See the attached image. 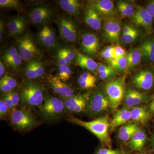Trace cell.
Returning a JSON list of instances; mask_svg holds the SVG:
<instances>
[{
    "label": "cell",
    "instance_id": "1",
    "mask_svg": "<svg viewBox=\"0 0 154 154\" xmlns=\"http://www.w3.org/2000/svg\"><path fill=\"white\" fill-rule=\"evenodd\" d=\"M68 121L86 128L98 138L102 146L105 148L112 149L109 134L110 123L107 116H100L91 121H83L75 117H71Z\"/></svg>",
    "mask_w": 154,
    "mask_h": 154
},
{
    "label": "cell",
    "instance_id": "2",
    "mask_svg": "<svg viewBox=\"0 0 154 154\" xmlns=\"http://www.w3.org/2000/svg\"><path fill=\"white\" fill-rule=\"evenodd\" d=\"M44 90L39 83L29 81L22 86L20 92V102L28 107H39L44 99Z\"/></svg>",
    "mask_w": 154,
    "mask_h": 154
},
{
    "label": "cell",
    "instance_id": "3",
    "mask_svg": "<svg viewBox=\"0 0 154 154\" xmlns=\"http://www.w3.org/2000/svg\"><path fill=\"white\" fill-rule=\"evenodd\" d=\"M126 75L110 80L105 85L104 92L109 99L110 108L116 111L124 100Z\"/></svg>",
    "mask_w": 154,
    "mask_h": 154
},
{
    "label": "cell",
    "instance_id": "4",
    "mask_svg": "<svg viewBox=\"0 0 154 154\" xmlns=\"http://www.w3.org/2000/svg\"><path fill=\"white\" fill-rule=\"evenodd\" d=\"M39 111L43 118L51 121L60 118L66 110L63 101L61 99L50 96L45 92L44 102L39 106Z\"/></svg>",
    "mask_w": 154,
    "mask_h": 154
},
{
    "label": "cell",
    "instance_id": "5",
    "mask_svg": "<svg viewBox=\"0 0 154 154\" xmlns=\"http://www.w3.org/2000/svg\"><path fill=\"white\" fill-rule=\"evenodd\" d=\"M17 46L22 61H29L41 56V53L36 46L33 36L28 32L19 37L17 40Z\"/></svg>",
    "mask_w": 154,
    "mask_h": 154
},
{
    "label": "cell",
    "instance_id": "6",
    "mask_svg": "<svg viewBox=\"0 0 154 154\" xmlns=\"http://www.w3.org/2000/svg\"><path fill=\"white\" fill-rule=\"evenodd\" d=\"M110 108L109 99L104 91L98 89L88 100L85 111L88 115L96 117L102 115Z\"/></svg>",
    "mask_w": 154,
    "mask_h": 154
},
{
    "label": "cell",
    "instance_id": "7",
    "mask_svg": "<svg viewBox=\"0 0 154 154\" xmlns=\"http://www.w3.org/2000/svg\"><path fill=\"white\" fill-rule=\"evenodd\" d=\"M10 120L15 128L22 131L30 130L38 125L35 116L29 110L25 108L13 111Z\"/></svg>",
    "mask_w": 154,
    "mask_h": 154
},
{
    "label": "cell",
    "instance_id": "8",
    "mask_svg": "<svg viewBox=\"0 0 154 154\" xmlns=\"http://www.w3.org/2000/svg\"><path fill=\"white\" fill-rule=\"evenodd\" d=\"M103 33L107 42L112 44H119L122 35V22L116 17L109 18L104 20Z\"/></svg>",
    "mask_w": 154,
    "mask_h": 154
},
{
    "label": "cell",
    "instance_id": "9",
    "mask_svg": "<svg viewBox=\"0 0 154 154\" xmlns=\"http://www.w3.org/2000/svg\"><path fill=\"white\" fill-rule=\"evenodd\" d=\"M57 25L62 39L72 43L78 41L79 38L78 28L70 18L64 16L60 17L58 19Z\"/></svg>",
    "mask_w": 154,
    "mask_h": 154
},
{
    "label": "cell",
    "instance_id": "10",
    "mask_svg": "<svg viewBox=\"0 0 154 154\" xmlns=\"http://www.w3.org/2000/svg\"><path fill=\"white\" fill-rule=\"evenodd\" d=\"M130 84L134 89L138 91H149L153 86V72L148 69L138 71L131 78Z\"/></svg>",
    "mask_w": 154,
    "mask_h": 154
},
{
    "label": "cell",
    "instance_id": "11",
    "mask_svg": "<svg viewBox=\"0 0 154 154\" xmlns=\"http://www.w3.org/2000/svg\"><path fill=\"white\" fill-rule=\"evenodd\" d=\"M54 16L53 10L49 6L39 5L31 9L29 14L30 22L35 25H44Z\"/></svg>",
    "mask_w": 154,
    "mask_h": 154
},
{
    "label": "cell",
    "instance_id": "12",
    "mask_svg": "<svg viewBox=\"0 0 154 154\" xmlns=\"http://www.w3.org/2000/svg\"><path fill=\"white\" fill-rule=\"evenodd\" d=\"M89 7L96 11L104 20L116 17L117 12L114 3L111 0H94L88 2Z\"/></svg>",
    "mask_w": 154,
    "mask_h": 154
},
{
    "label": "cell",
    "instance_id": "13",
    "mask_svg": "<svg viewBox=\"0 0 154 154\" xmlns=\"http://www.w3.org/2000/svg\"><path fill=\"white\" fill-rule=\"evenodd\" d=\"M131 19L135 25L143 28L149 34H151L153 28L154 19L145 7L137 6L134 15Z\"/></svg>",
    "mask_w": 154,
    "mask_h": 154
},
{
    "label": "cell",
    "instance_id": "14",
    "mask_svg": "<svg viewBox=\"0 0 154 154\" xmlns=\"http://www.w3.org/2000/svg\"><path fill=\"white\" fill-rule=\"evenodd\" d=\"M100 47L99 38L96 34L91 33L83 34L81 48L83 53L91 56H96Z\"/></svg>",
    "mask_w": 154,
    "mask_h": 154
},
{
    "label": "cell",
    "instance_id": "15",
    "mask_svg": "<svg viewBox=\"0 0 154 154\" xmlns=\"http://www.w3.org/2000/svg\"><path fill=\"white\" fill-rule=\"evenodd\" d=\"M148 100V96L146 93L134 89H126L123 103L124 107L132 108L144 103Z\"/></svg>",
    "mask_w": 154,
    "mask_h": 154
},
{
    "label": "cell",
    "instance_id": "16",
    "mask_svg": "<svg viewBox=\"0 0 154 154\" xmlns=\"http://www.w3.org/2000/svg\"><path fill=\"white\" fill-rule=\"evenodd\" d=\"M48 82L51 88L56 94L64 99L75 95L74 90L71 86L61 81L57 76L50 77Z\"/></svg>",
    "mask_w": 154,
    "mask_h": 154
},
{
    "label": "cell",
    "instance_id": "17",
    "mask_svg": "<svg viewBox=\"0 0 154 154\" xmlns=\"http://www.w3.org/2000/svg\"><path fill=\"white\" fill-rule=\"evenodd\" d=\"M28 18L25 16H19L11 18L8 23V29L10 36L20 37L23 35L28 25Z\"/></svg>",
    "mask_w": 154,
    "mask_h": 154
},
{
    "label": "cell",
    "instance_id": "18",
    "mask_svg": "<svg viewBox=\"0 0 154 154\" xmlns=\"http://www.w3.org/2000/svg\"><path fill=\"white\" fill-rule=\"evenodd\" d=\"M37 39L38 43L45 48H54L56 45L55 33L52 28L48 25H45L38 31Z\"/></svg>",
    "mask_w": 154,
    "mask_h": 154
},
{
    "label": "cell",
    "instance_id": "19",
    "mask_svg": "<svg viewBox=\"0 0 154 154\" xmlns=\"http://www.w3.org/2000/svg\"><path fill=\"white\" fill-rule=\"evenodd\" d=\"M84 21L89 27L96 31L103 28L104 20L96 11L88 6L85 12Z\"/></svg>",
    "mask_w": 154,
    "mask_h": 154
},
{
    "label": "cell",
    "instance_id": "20",
    "mask_svg": "<svg viewBox=\"0 0 154 154\" xmlns=\"http://www.w3.org/2000/svg\"><path fill=\"white\" fill-rule=\"evenodd\" d=\"M131 120V108L124 107L116 111L110 122V131H113L119 126H122Z\"/></svg>",
    "mask_w": 154,
    "mask_h": 154
},
{
    "label": "cell",
    "instance_id": "21",
    "mask_svg": "<svg viewBox=\"0 0 154 154\" xmlns=\"http://www.w3.org/2000/svg\"><path fill=\"white\" fill-rule=\"evenodd\" d=\"M3 59L6 64L12 69H19L22 63L18 50L14 46L6 49L4 51Z\"/></svg>",
    "mask_w": 154,
    "mask_h": 154
},
{
    "label": "cell",
    "instance_id": "22",
    "mask_svg": "<svg viewBox=\"0 0 154 154\" xmlns=\"http://www.w3.org/2000/svg\"><path fill=\"white\" fill-rule=\"evenodd\" d=\"M26 77L30 80L36 79L41 78L45 74L43 64L37 59L28 61L25 70Z\"/></svg>",
    "mask_w": 154,
    "mask_h": 154
},
{
    "label": "cell",
    "instance_id": "23",
    "mask_svg": "<svg viewBox=\"0 0 154 154\" xmlns=\"http://www.w3.org/2000/svg\"><path fill=\"white\" fill-rule=\"evenodd\" d=\"M139 48L143 58L145 60L154 63V36L144 38Z\"/></svg>",
    "mask_w": 154,
    "mask_h": 154
},
{
    "label": "cell",
    "instance_id": "24",
    "mask_svg": "<svg viewBox=\"0 0 154 154\" xmlns=\"http://www.w3.org/2000/svg\"><path fill=\"white\" fill-rule=\"evenodd\" d=\"M76 63L81 68L85 69L91 72L97 73L98 63L91 58L75 50Z\"/></svg>",
    "mask_w": 154,
    "mask_h": 154
},
{
    "label": "cell",
    "instance_id": "25",
    "mask_svg": "<svg viewBox=\"0 0 154 154\" xmlns=\"http://www.w3.org/2000/svg\"><path fill=\"white\" fill-rule=\"evenodd\" d=\"M131 120L137 123L145 124L150 118L151 114L148 109L141 105L131 108Z\"/></svg>",
    "mask_w": 154,
    "mask_h": 154
},
{
    "label": "cell",
    "instance_id": "26",
    "mask_svg": "<svg viewBox=\"0 0 154 154\" xmlns=\"http://www.w3.org/2000/svg\"><path fill=\"white\" fill-rule=\"evenodd\" d=\"M140 129L136 123H128L120 126L118 132L119 139L123 142H129L136 132Z\"/></svg>",
    "mask_w": 154,
    "mask_h": 154
},
{
    "label": "cell",
    "instance_id": "27",
    "mask_svg": "<svg viewBox=\"0 0 154 154\" xmlns=\"http://www.w3.org/2000/svg\"><path fill=\"white\" fill-rule=\"evenodd\" d=\"M147 140V137L145 132L140 129L128 142V146L132 151L140 152L145 145Z\"/></svg>",
    "mask_w": 154,
    "mask_h": 154
},
{
    "label": "cell",
    "instance_id": "28",
    "mask_svg": "<svg viewBox=\"0 0 154 154\" xmlns=\"http://www.w3.org/2000/svg\"><path fill=\"white\" fill-rule=\"evenodd\" d=\"M59 5L67 13L75 17H79L82 13V6L80 1L77 0H60Z\"/></svg>",
    "mask_w": 154,
    "mask_h": 154
},
{
    "label": "cell",
    "instance_id": "29",
    "mask_svg": "<svg viewBox=\"0 0 154 154\" xmlns=\"http://www.w3.org/2000/svg\"><path fill=\"white\" fill-rule=\"evenodd\" d=\"M128 71L135 68L138 66L143 58L142 54L139 48H132L127 51Z\"/></svg>",
    "mask_w": 154,
    "mask_h": 154
},
{
    "label": "cell",
    "instance_id": "30",
    "mask_svg": "<svg viewBox=\"0 0 154 154\" xmlns=\"http://www.w3.org/2000/svg\"><path fill=\"white\" fill-rule=\"evenodd\" d=\"M96 78L91 72H84L78 79V83L80 88L83 89H92L95 88Z\"/></svg>",
    "mask_w": 154,
    "mask_h": 154
},
{
    "label": "cell",
    "instance_id": "31",
    "mask_svg": "<svg viewBox=\"0 0 154 154\" xmlns=\"http://www.w3.org/2000/svg\"><path fill=\"white\" fill-rule=\"evenodd\" d=\"M116 8L122 17L132 18L135 12L134 5L128 1H120L116 3Z\"/></svg>",
    "mask_w": 154,
    "mask_h": 154
},
{
    "label": "cell",
    "instance_id": "32",
    "mask_svg": "<svg viewBox=\"0 0 154 154\" xmlns=\"http://www.w3.org/2000/svg\"><path fill=\"white\" fill-rule=\"evenodd\" d=\"M17 85V81L10 75H5L0 80L1 91L6 94L12 92Z\"/></svg>",
    "mask_w": 154,
    "mask_h": 154
},
{
    "label": "cell",
    "instance_id": "33",
    "mask_svg": "<svg viewBox=\"0 0 154 154\" xmlns=\"http://www.w3.org/2000/svg\"><path fill=\"white\" fill-rule=\"evenodd\" d=\"M109 65L113 67L117 73H123L128 71V61L126 56L118 59L107 60Z\"/></svg>",
    "mask_w": 154,
    "mask_h": 154
},
{
    "label": "cell",
    "instance_id": "34",
    "mask_svg": "<svg viewBox=\"0 0 154 154\" xmlns=\"http://www.w3.org/2000/svg\"><path fill=\"white\" fill-rule=\"evenodd\" d=\"M85 95V94H77L67 99H64L63 101L66 110L72 113L75 108Z\"/></svg>",
    "mask_w": 154,
    "mask_h": 154
},
{
    "label": "cell",
    "instance_id": "35",
    "mask_svg": "<svg viewBox=\"0 0 154 154\" xmlns=\"http://www.w3.org/2000/svg\"><path fill=\"white\" fill-rule=\"evenodd\" d=\"M0 6L1 8L13 9L19 11L23 9L21 2L18 0H1Z\"/></svg>",
    "mask_w": 154,
    "mask_h": 154
},
{
    "label": "cell",
    "instance_id": "36",
    "mask_svg": "<svg viewBox=\"0 0 154 154\" xmlns=\"http://www.w3.org/2000/svg\"><path fill=\"white\" fill-rule=\"evenodd\" d=\"M72 74V70L68 64L60 67L59 69L58 79L63 82H66L69 79Z\"/></svg>",
    "mask_w": 154,
    "mask_h": 154
},
{
    "label": "cell",
    "instance_id": "37",
    "mask_svg": "<svg viewBox=\"0 0 154 154\" xmlns=\"http://www.w3.org/2000/svg\"><path fill=\"white\" fill-rule=\"evenodd\" d=\"M139 35V31L136 29L129 34L126 35L122 34L120 41L125 44H131L137 39Z\"/></svg>",
    "mask_w": 154,
    "mask_h": 154
},
{
    "label": "cell",
    "instance_id": "38",
    "mask_svg": "<svg viewBox=\"0 0 154 154\" xmlns=\"http://www.w3.org/2000/svg\"><path fill=\"white\" fill-rule=\"evenodd\" d=\"M115 45H112L105 47L99 53L100 57L105 59L106 60L113 58V49Z\"/></svg>",
    "mask_w": 154,
    "mask_h": 154
},
{
    "label": "cell",
    "instance_id": "39",
    "mask_svg": "<svg viewBox=\"0 0 154 154\" xmlns=\"http://www.w3.org/2000/svg\"><path fill=\"white\" fill-rule=\"evenodd\" d=\"M60 50L66 59L68 64L70 63L72 61L75 59L76 54L75 51H73L72 50L66 48H61L60 49Z\"/></svg>",
    "mask_w": 154,
    "mask_h": 154
},
{
    "label": "cell",
    "instance_id": "40",
    "mask_svg": "<svg viewBox=\"0 0 154 154\" xmlns=\"http://www.w3.org/2000/svg\"><path fill=\"white\" fill-rule=\"evenodd\" d=\"M98 74L100 79L106 80L112 79L114 77L116 76L118 73L114 69H113L111 70L102 72L99 73Z\"/></svg>",
    "mask_w": 154,
    "mask_h": 154
},
{
    "label": "cell",
    "instance_id": "41",
    "mask_svg": "<svg viewBox=\"0 0 154 154\" xmlns=\"http://www.w3.org/2000/svg\"><path fill=\"white\" fill-rule=\"evenodd\" d=\"M127 51L119 44L114 46L113 49V58L118 59L126 55Z\"/></svg>",
    "mask_w": 154,
    "mask_h": 154
},
{
    "label": "cell",
    "instance_id": "42",
    "mask_svg": "<svg viewBox=\"0 0 154 154\" xmlns=\"http://www.w3.org/2000/svg\"><path fill=\"white\" fill-rule=\"evenodd\" d=\"M95 154H122V152L118 149L103 147L98 149Z\"/></svg>",
    "mask_w": 154,
    "mask_h": 154
},
{
    "label": "cell",
    "instance_id": "43",
    "mask_svg": "<svg viewBox=\"0 0 154 154\" xmlns=\"http://www.w3.org/2000/svg\"><path fill=\"white\" fill-rule=\"evenodd\" d=\"M9 94H10L11 100L13 102L14 109H15L19 105V102H20V95L16 91H14L10 92Z\"/></svg>",
    "mask_w": 154,
    "mask_h": 154
},
{
    "label": "cell",
    "instance_id": "44",
    "mask_svg": "<svg viewBox=\"0 0 154 154\" xmlns=\"http://www.w3.org/2000/svg\"><path fill=\"white\" fill-rule=\"evenodd\" d=\"M2 99L6 106L8 108L9 110H12L14 109V105H13V102L9 93L6 94L5 95L3 96Z\"/></svg>",
    "mask_w": 154,
    "mask_h": 154
},
{
    "label": "cell",
    "instance_id": "45",
    "mask_svg": "<svg viewBox=\"0 0 154 154\" xmlns=\"http://www.w3.org/2000/svg\"><path fill=\"white\" fill-rule=\"evenodd\" d=\"M57 64L60 67L65 65L68 64L63 54L61 52L60 49L58 51L57 54Z\"/></svg>",
    "mask_w": 154,
    "mask_h": 154
},
{
    "label": "cell",
    "instance_id": "46",
    "mask_svg": "<svg viewBox=\"0 0 154 154\" xmlns=\"http://www.w3.org/2000/svg\"><path fill=\"white\" fill-rule=\"evenodd\" d=\"M9 109L6 106L2 99L0 100V116L1 118L5 117L8 115L9 112Z\"/></svg>",
    "mask_w": 154,
    "mask_h": 154
},
{
    "label": "cell",
    "instance_id": "47",
    "mask_svg": "<svg viewBox=\"0 0 154 154\" xmlns=\"http://www.w3.org/2000/svg\"><path fill=\"white\" fill-rule=\"evenodd\" d=\"M145 8L149 14L154 19V0L149 1Z\"/></svg>",
    "mask_w": 154,
    "mask_h": 154
},
{
    "label": "cell",
    "instance_id": "48",
    "mask_svg": "<svg viewBox=\"0 0 154 154\" xmlns=\"http://www.w3.org/2000/svg\"><path fill=\"white\" fill-rule=\"evenodd\" d=\"M114 69L113 67L110 66L109 65L103 64L98 63V69H97V73L102 72L108 71Z\"/></svg>",
    "mask_w": 154,
    "mask_h": 154
},
{
    "label": "cell",
    "instance_id": "49",
    "mask_svg": "<svg viewBox=\"0 0 154 154\" xmlns=\"http://www.w3.org/2000/svg\"><path fill=\"white\" fill-rule=\"evenodd\" d=\"M136 28L133 26L129 25H125L123 26L122 30V35H126L129 34L133 31H134Z\"/></svg>",
    "mask_w": 154,
    "mask_h": 154
},
{
    "label": "cell",
    "instance_id": "50",
    "mask_svg": "<svg viewBox=\"0 0 154 154\" xmlns=\"http://www.w3.org/2000/svg\"><path fill=\"white\" fill-rule=\"evenodd\" d=\"M148 110L151 115H154V94L152 96L149 104Z\"/></svg>",
    "mask_w": 154,
    "mask_h": 154
},
{
    "label": "cell",
    "instance_id": "51",
    "mask_svg": "<svg viewBox=\"0 0 154 154\" xmlns=\"http://www.w3.org/2000/svg\"><path fill=\"white\" fill-rule=\"evenodd\" d=\"M4 30H5V25H4V22L2 20H1L0 22V41L1 42H2L3 39Z\"/></svg>",
    "mask_w": 154,
    "mask_h": 154
},
{
    "label": "cell",
    "instance_id": "52",
    "mask_svg": "<svg viewBox=\"0 0 154 154\" xmlns=\"http://www.w3.org/2000/svg\"><path fill=\"white\" fill-rule=\"evenodd\" d=\"M5 73V68L4 64L2 60L0 62V78H2L4 75Z\"/></svg>",
    "mask_w": 154,
    "mask_h": 154
},
{
    "label": "cell",
    "instance_id": "53",
    "mask_svg": "<svg viewBox=\"0 0 154 154\" xmlns=\"http://www.w3.org/2000/svg\"><path fill=\"white\" fill-rule=\"evenodd\" d=\"M152 146L153 149L154 150V136L153 135L152 137Z\"/></svg>",
    "mask_w": 154,
    "mask_h": 154
},
{
    "label": "cell",
    "instance_id": "54",
    "mask_svg": "<svg viewBox=\"0 0 154 154\" xmlns=\"http://www.w3.org/2000/svg\"><path fill=\"white\" fill-rule=\"evenodd\" d=\"M146 153L144 152H141L137 153L136 154H146Z\"/></svg>",
    "mask_w": 154,
    "mask_h": 154
},
{
    "label": "cell",
    "instance_id": "55",
    "mask_svg": "<svg viewBox=\"0 0 154 154\" xmlns=\"http://www.w3.org/2000/svg\"><path fill=\"white\" fill-rule=\"evenodd\" d=\"M153 74H154V69H153Z\"/></svg>",
    "mask_w": 154,
    "mask_h": 154
},
{
    "label": "cell",
    "instance_id": "56",
    "mask_svg": "<svg viewBox=\"0 0 154 154\" xmlns=\"http://www.w3.org/2000/svg\"></svg>",
    "mask_w": 154,
    "mask_h": 154
}]
</instances>
